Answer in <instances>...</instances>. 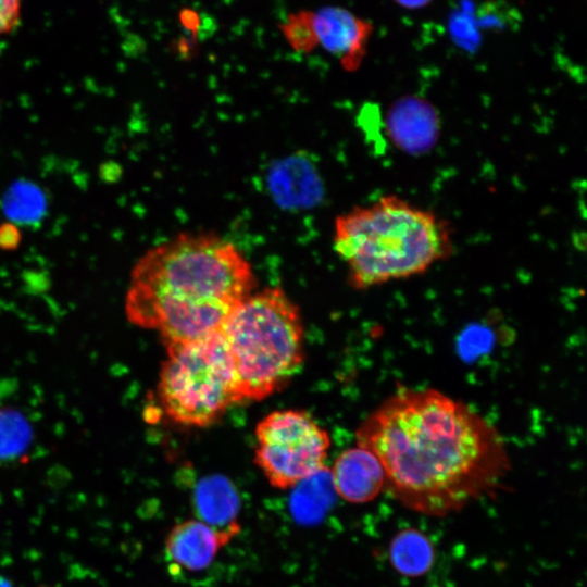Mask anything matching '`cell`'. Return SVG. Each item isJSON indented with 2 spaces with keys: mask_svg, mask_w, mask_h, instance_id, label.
Here are the masks:
<instances>
[{
  "mask_svg": "<svg viewBox=\"0 0 587 587\" xmlns=\"http://www.w3.org/2000/svg\"><path fill=\"white\" fill-rule=\"evenodd\" d=\"M314 28L320 43L334 54L347 71L360 67L373 26L339 7H325L314 13Z\"/></svg>",
  "mask_w": 587,
  "mask_h": 587,
  "instance_id": "obj_7",
  "label": "cell"
},
{
  "mask_svg": "<svg viewBox=\"0 0 587 587\" xmlns=\"http://www.w3.org/2000/svg\"><path fill=\"white\" fill-rule=\"evenodd\" d=\"M328 473L335 494L350 503L370 502L385 488L378 459L358 445L340 452Z\"/></svg>",
  "mask_w": 587,
  "mask_h": 587,
  "instance_id": "obj_9",
  "label": "cell"
},
{
  "mask_svg": "<svg viewBox=\"0 0 587 587\" xmlns=\"http://www.w3.org/2000/svg\"><path fill=\"white\" fill-rule=\"evenodd\" d=\"M21 242V233L16 225L12 222H5L0 225V248L4 250H13Z\"/></svg>",
  "mask_w": 587,
  "mask_h": 587,
  "instance_id": "obj_17",
  "label": "cell"
},
{
  "mask_svg": "<svg viewBox=\"0 0 587 587\" xmlns=\"http://www.w3.org/2000/svg\"><path fill=\"white\" fill-rule=\"evenodd\" d=\"M239 497L233 486L221 477L203 480L196 489L193 510L196 519L215 529L240 533L237 521L239 514Z\"/></svg>",
  "mask_w": 587,
  "mask_h": 587,
  "instance_id": "obj_10",
  "label": "cell"
},
{
  "mask_svg": "<svg viewBox=\"0 0 587 587\" xmlns=\"http://www.w3.org/2000/svg\"><path fill=\"white\" fill-rule=\"evenodd\" d=\"M179 22L189 36L196 38L200 27V18L196 11L184 9L179 12Z\"/></svg>",
  "mask_w": 587,
  "mask_h": 587,
  "instance_id": "obj_18",
  "label": "cell"
},
{
  "mask_svg": "<svg viewBox=\"0 0 587 587\" xmlns=\"http://www.w3.org/2000/svg\"><path fill=\"white\" fill-rule=\"evenodd\" d=\"M325 488L321 491H309L308 487L297 494L292 499L291 512L301 524L317 523L329 508V492Z\"/></svg>",
  "mask_w": 587,
  "mask_h": 587,
  "instance_id": "obj_15",
  "label": "cell"
},
{
  "mask_svg": "<svg viewBox=\"0 0 587 587\" xmlns=\"http://www.w3.org/2000/svg\"><path fill=\"white\" fill-rule=\"evenodd\" d=\"M333 242L361 290L421 275L454 250L449 222L398 195L338 215Z\"/></svg>",
  "mask_w": 587,
  "mask_h": 587,
  "instance_id": "obj_3",
  "label": "cell"
},
{
  "mask_svg": "<svg viewBox=\"0 0 587 587\" xmlns=\"http://www.w3.org/2000/svg\"><path fill=\"white\" fill-rule=\"evenodd\" d=\"M355 437L382 464L389 494L432 516L494 494L511 467L498 430L434 388L398 389L363 420Z\"/></svg>",
  "mask_w": 587,
  "mask_h": 587,
  "instance_id": "obj_1",
  "label": "cell"
},
{
  "mask_svg": "<svg viewBox=\"0 0 587 587\" xmlns=\"http://www.w3.org/2000/svg\"><path fill=\"white\" fill-rule=\"evenodd\" d=\"M255 286L247 258L212 234H179L149 249L134 265L127 320L157 332L164 347L217 332Z\"/></svg>",
  "mask_w": 587,
  "mask_h": 587,
  "instance_id": "obj_2",
  "label": "cell"
},
{
  "mask_svg": "<svg viewBox=\"0 0 587 587\" xmlns=\"http://www.w3.org/2000/svg\"><path fill=\"white\" fill-rule=\"evenodd\" d=\"M22 0H0V36L14 30L21 21Z\"/></svg>",
  "mask_w": 587,
  "mask_h": 587,
  "instance_id": "obj_16",
  "label": "cell"
},
{
  "mask_svg": "<svg viewBox=\"0 0 587 587\" xmlns=\"http://www.w3.org/2000/svg\"><path fill=\"white\" fill-rule=\"evenodd\" d=\"M3 210L12 223H36L46 213V196L37 185L18 180L7 190Z\"/></svg>",
  "mask_w": 587,
  "mask_h": 587,
  "instance_id": "obj_12",
  "label": "cell"
},
{
  "mask_svg": "<svg viewBox=\"0 0 587 587\" xmlns=\"http://www.w3.org/2000/svg\"><path fill=\"white\" fill-rule=\"evenodd\" d=\"M32 440V427L25 415L13 408L0 409V465L18 460Z\"/></svg>",
  "mask_w": 587,
  "mask_h": 587,
  "instance_id": "obj_13",
  "label": "cell"
},
{
  "mask_svg": "<svg viewBox=\"0 0 587 587\" xmlns=\"http://www.w3.org/2000/svg\"><path fill=\"white\" fill-rule=\"evenodd\" d=\"M237 535L213 528L198 519L175 524L165 537L167 561L186 572L208 569L220 551Z\"/></svg>",
  "mask_w": 587,
  "mask_h": 587,
  "instance_id": "obj_8",
  "label": "cell"
},
{
  "mask_svg": "<svg viewBox=\"0 0 587 587\" xmlns=\"http://www.w3.org/2000/svg\"><path fill=\"white\" fill-rule=\"evenodd\" d=\"M240 402L260 401L285 387L304 361L299 307L279 287L251 292L221 327Z\"/></svg>",
  "mask_w": 587,
  "mask_h": 587,
  "instance_id": "obj_4",
  "label": "cell"
},
{
  "mask_svg": "<svg viewBox=\"0 0 587 587\" xmlns=\"http://www.w3.org/2000/svg\"><path fill=\"white\" fill-rule=\"evenodd\" d=\"M0 587H13L10 579L0 574Z\"/></svg>",
  "mask_w": 587,
  "mask_h": 587,
  "instance_id": "obj_20",
  "label": "cell"
},
{
  "mask_svg": "<svg viewBox=\"0 0 587 587\" xmlns=\"http://www.w3.org/2000/svg\"><path fill=\"white\" fill-rule=\"evenodd\" d=\"M165 349L158 397L171 421L188 427H207L240 402L233 362L221 329Z\"/></svg>",
  "mask_w": 587,
  "mask_h": 587,
  "instance_id": "obj_5",
  "label": "cell"
},
{
  "mask_svg": "<svg viewBox=\"0 0 587 587\" xmlns=\"http://www.w3.org/2000/svg\"><path fill=\"white\" fill-rule=\"evenodd\" d=\"M280 28L285 38L296 51L310 52L319 45L313 12L299 11L289 14Z\"/></svg>",
  "mask_w": 587,
  "mask_h": 587,
  "instance_id": "obj_14",
  "label": "cell"
},
{
  "mask_svg": "<svg viewBox=\"0 0 587 587\" xmlns=\"http://www.w3.org/2000/svg\"><path fill=\"white\" fill-rule=\"evenodd\" d=\"M388 557L398 573L412 578L420 577L430 570L435 550L426 534L408 527L394 536L389 544Z\"/></svg>",
  "mask_w": 587,
  "mask_h": 587,
  "instance_id": "obj_11",
  "label": "cell"
},
{
  "mask_svg": "<svg viewBox=\"0 0 587 587\" xmlns=\"http://www.w3.org/2000/svg\"><path fill=\"white\" fill-rule=\"evenodd\" d=\"M254 437V463L274 488H295L326 471L330 436L305 411L270 412L258 422Z\"/></svg>",
  "mask_w": 587,
  "mask_h": 587,
  "instance_id": "obj_6",
  "label": "cell"
},
{
  "mask_svg": "<svg viewBox=\"0 0 587 587\" xmlns=\"http://www.w3.org/2000/svg\"><path fill=\"white\" fill-rule=\"evenodd\" d=\"M399 5L407 9H420L427 5L432 0H395Z\"/></svg>",
  "mask_w": 587,
  "mask_h": 587,
  "instance_id": "obj_19",
  "label": "cell"
}]
</instances>
